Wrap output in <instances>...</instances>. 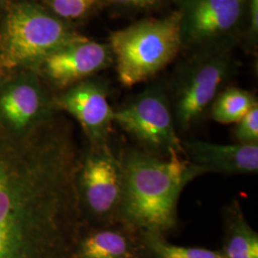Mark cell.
Returning <instances> with one entry per match:
<instances>
[{"label": "cell", "instance_id": "5", "mask_svg": "<svg viewBox=\"0 0 258 258\" xmlns=\"http://www.w3.org/2000/svg\"><path fill=\"white\" fill-rule=\"evenodd\" d=\"M231 53H194L166 83L179 132H188L203 120L216 96L236 73L238 62Z\"/></svg>", "mask_w": 258, "mask_h": 258}, {"label": "cell", "instance_id": "15", "mask_svg": "<svg viewBox=\"0 0 258 258\" xmlns=\"http://www.w3.org/2000/svg\"><path fill=\"white\" fill-rule=\"evenodd\" d=\"M257 104L253 93L236 86H226L214 99L209 114L212 120L222 124L236 123Z\"/></svg>", "mask_w": 258, "mask_h": 258}, {"label": "cell", "instance_id": "19", "mask_svg": "<svg viewBox=\"0 0 258 258\" xmlns=\"http://www.w3.org/2000/svg\"><path fill=\"white\" fill-rule=\"evenodd\" d=\"M243 45L248 52H254L258 42V0H247Z\"/></svg>", "mask_w": 258, "mask_h": 258}, {"label": "cell", "instance_id": "11", "mask_svg": "<svg viewBox=\"0 0 258 258\" xmlns=\"http://www.w3.org/2000/svg\"><path fill=\"white\" fill-rule=\"evenodd\" d=\"M112 63L109 45L85 37L47 55L33 71L49 87L61 92L92 78Z\"/></svg>", "mask_w": 258, "mask_h": 258}, {"label": "cell", "instance_id": "10", "mask_svg": "<svg viewBox=\"0 0 258 258\" xmlns=\"http://www.w3.org/2000/svg\"><path fill=\"white\" fill-rule=\"evenodd\" d=\"M108 83L89 78L55 95L56 110L64 111L79 122L88 145L110 142L114 108L108 101Z\"/></svg>", "mask_w": 258, "mask_h": 258}, {"label": "cell", "instance_id": "2", "mask_svg": "<svg viewBox=\"0 0 258 258\" xmlns=\"http://www.w3.org/2000/svg\"><path fill=\"white\" fill-rule=\"evenodd\" d=\"M119 156L122 190L118 224L138 233L174 231L181 194L205 171L185 157L162 158L138 147L123 148Z\"/></svg>", "mask_w": 258, "mask_h": 258}, {"label": "cell", "instance_id": "18", "mask_svg": "<svg viewBox=\"0 0 258 258\" xmlns=\"http://www.w3.org/2000/svg\"><path fill=\"white\" fill-rule=\"evenodd\" d=\"M232 136L235 144L258 146V104L235 123Z\"/></svg>", "mask_w": 258, "mask_h": 258}, {"label": "cell", "instance_id": "1", "mask_svg": "<svg viewBox=\"0 0 258 258\" xmlns=\"http://www.w3.org/2000/svg\"><path fill=\"white\" fill-rule=\"evenodd\" d=\"M82 157L55 115L22 132L0 123V258H74L85 224Z\"/></svg>", "mask_w": 258, "mask_h": 258}, {"label": "cell", "instance_id": "17", "mask_svg": "<svg viewBox=\"0 0 258 258\" xmlns=\"http://www.w3.org/2000/svg\"><path fill=\"white\" fill-rule=\"evenodd\" d=\"M45 8L64 21L90 17L106 5V0H41Z\"/></svg>", "mask_w": 258, "mask_h": 258}, {"label": "cell", "instance_id": "4", "mask_svg": "<svg viewBox=\"0 0 258 258\" xmlns=\"http://www.w3.org/2000/svg\"><path fill=\"white\" fill-rule=\"evenodd\" d=\"M83 37L45 7L20 1L0 24V62L9 71L33 70L47 55Z\"/></svg>", "mask_w": 258, "mask_h": 258}, {"label": "cell", "instance_id": "14", "mask_svg": "<svg viewBox=\"0 0 258 258\" xmlns=\"http://www.w3.org/2000/svg\"><path fill=\"white\" fill-rule=\"evenodd\" d=\"M223 217L224 258H258V233L250 227L237 200L224 208Z\"/></svg>", "mask_w": 258, "mask_h": 258}, {"label": "cell", "instance_id": "20", "mask_svg": "<svg viewBox=\"0 0 258 258\" xmlns=\"http://www.w3.org/2000/svg\"><path fill=\"white\" fill-rule=\"evenodd\" d=\"M166 0H106V4H110L120 9L127 11H149L156 9Z\"/></svg>", "mask_w": 258, "mask_h": 258}, {"label": "cell", "instance_id": "7", "mask_svg": "<svg viewBox=\"0 0 258 258\" xmlns=\"http://www.w3.org/2000/svg\"><path fill=\"white\" fill-rule=\"evenodd\" d=\"M182 48L231 52L242 41L247 0H176Z\"/></svg>", "mask_w": 258, "mask_h": 258}, {"label": "cell", "instance_id": "8", "mask_svg": "<svg viewBox=\"0 0 258 258\" xmlns=\"http://www.w3.org/2000/svg\"><path fill=\"white\" fill-rule=\"evenodd\" d=\"M78 190L85 222L94 227L118 224L122 167L110 142L88 145L78 173Z\"/></svg>", "mask_w": 258, "mask_h": 258}, {"label": "cell", "instance_id": "13", "mask_svg": "<svg viewBox=\"0 0 258 258\" xmlns=\"http://www.w3.org/2000/svg\"><path fill=\"white\" fill-rule=\"evenodd\" d=\"M74 258H146L138 232L120 224L82 232Z\"/></svg>", "mask_w": 258, "mask_h": 258}, {"label": "cell", "instance_id": "9", "mask_svg": "<svg viewBox=\"0 0 258 258\" xmlns=\"http://www.w3.org/2000/svg\"><path fill=\"white\" fill-rule=\"evenodd\" d=\"M55 95L35 71L15 76L0 90V123L22 132L55 115Z\"/></svg>", "mask_w": 258, "mask_h": 258}, {"label": "cell", "instance_id": "3", "mask_svg": "<svg viewBox=\"0 0 258 258\" xmlns=\"http://www.w3.org/2000/svg\"><path fill=\"white\" fill-rule=\"evenodd\" d=\"M110 47L118 79L124 87L151 80L170 64L182 48L177 11L161 19L139 20L112 32Z\"/></svg>", "mask_w": 258, "mask_h": 258}, {"label": "cell", "instance_id": "6", "mask_svg": "<svg viewBox=\"0 0 258 258\" xmlns=\"http://www.w3.org/2000/svg\"><path fill=\"white\" fill-rule=\"evenodd\" d=\"M114 123L148 153L162 158L185 157L166 82L148 85L114 109Z\"/></svg>", "mask_w": 258, "mask_h": 258}, {"label": "cell", "instance_id": "12", "mask_svg": "<svg viewBox=\"0 0 258 258\" xmlns=\"http://www.w3.org/2000/svg\"><path fill=\"white\" fill-rule=\"evenodd\" d=\"M184 155L205 173L246 175L258 172V146L220 145L198 139L183 141Z\"/></svg>", "mask_w": 258, "mask_h": 258}, {"label": "cell", "instance_id": "16", "mask_svg": "<svg viewBox=\"0 0 258 258\" xmlns=\"http://www.w3.org/2000/svg\"><path fill=\"white\" fill-rule=\"evenodd\" d=\"M139 235L146 258H224L221 250L177 246L156 232L143 231Z\"/></svg>", "mask_w": 258, "mask_h": 258}]
</instances>
